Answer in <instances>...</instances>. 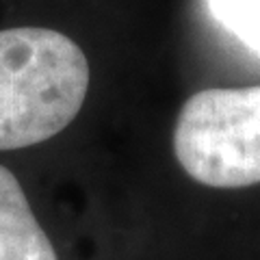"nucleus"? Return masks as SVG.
I'll list each match as a JSON object with an SVG mask.
<instances>
[{"label": "nucleus", "mask_w": 260, "mask_h": 260, "mask_svg": "<svg viewBox=\"0 0 260 260\" xmlns=\"http://www.w3.org/2000/svg\"><path fill=\"white\" fill-rule=\"evenodd\" d=\"M87 89V56L68 35L35 26L0 30V152L59 135Z\"/></svg>", "instance_id": "1"}, {"label": "nucleus", "mask_w": 260, "mask_h": 260, "mask_svg": "<svg viewBox=\"0 0 260 260\" xmlns=\"http://www.w3.org/2000/svg\"><path fill=\"white\" fill-rule=\"evenodd\" d=\"M174 152L180 167L204 186L260 184V85L191 95L176 119Z\"/></svg>", "instance_id": "2"}, {"label": "nucleus", "mask_w": 260, "mask_h": 260, "mask_svg": "<svg viewBox=\"0 0 260 260\" xmlns=\"http://www.w3.org/2000/svg\"><path fill=\"white\" fill-rule=\"evenodd\" d=\"M0 260H56V251L32 215L22 184L3 165H0Z\"/></svg>", "instance_id": "3"}, {"label": "nucleus", "mask_w": 260, "mask_h": 260, "mask_svg": "<svg viewBox=\"0 0 260 260\" xmlns=\"http://www.w3.org/2000/svg\"><path fill=\"white\" fill-rule=\"evenodd\" d=\"M213 18L260 56V0H208Z\"/></svg>", "instance_id": "4"}]
</instances>
